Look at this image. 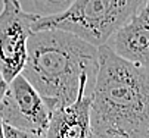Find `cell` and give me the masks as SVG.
<instances>
[{
	"instance_id": "6da1fadb",
	"label": "cell",
	"mask_w": 149,
	"mask_h": 138,
	"mask_svg": "<svg viewBox=\"0 0 149 138\" xmlns=\"http://www.w3.org/2000/svg\"><path fill=\"white\" fill-rule=\"evenodd\" d=\"M99 47L74 32L46 28L33 31L22 73L45 98L50 110L71 104L81 85L95 87Z\"/></svg>"
},
{
	"instance_id": "7a4b0ae2",
	"label": "cell",
	"mask_w": 149,
	"mask_h": 138,
	"mask_svg": "<svg viewBox=\"0 0 149 138\" xmlns=\"http://www.w3.org/2000/svg\"><path fill=\"white\" fill-rule=\"evenodd\" d=\"M99 71L92 93L95 135L149 138V69L99 47Z\"/></svg>"
},
{
	"instance_id": "3957f363",
	"label": "cell",
	"mask_w": 149,
	"mask_h": 138,
	"mask_svg": "<svg viewBox=\"0 0 149 138\" xmlns=\"http://www.w3.org/2000/svg\"><path fill=\"white\" fill-rule=\"evenodd\" d=\"M146 2L148 0H74L67 10L61 13L40 15L33 25V31L46 28L65 30L100 47Z\"/></svg>"
},
{
	"instance_id": "277c9868",
	"label": "cell",
	"mask_w": 149,
	"mask_h": 138,
	"mask_svg": "<svg viewBox=\"0 0 149 138\" xmlns=\"http://www.w3.org/2000/svg\"><path fill=\"white\" fill-rule=\"evenodd\" d=\"M38 18L40 13L25 12L19 0H3L0 12V72L8 82L24 69L28 38Z\"/></svg>"
},
{
	"instance_id": "5b68a950",
	"label": "cell",
	"mask_w": 149,
	"mask_h": 138,
	"mask_svg": "<svg viewBox=\"0 0 149 138\" xmlns=\"http://www.w3.org/2000/svg\"><path fill=\"white\" fill-rule=\"evenodd\" d=\"M52 110L45 98L22 73L9 82L0 102V117L3 124L18 129L46 134Z\"/></svg>"
},
{
	"instance_id": "8992f818",
	"label": "cell",
	"mask_w": 149,
	"mask_h": 138,
	"mask_svg": "<svg viewBox=\"0 0 149 138\" xmlns=\"http://www.w3.org/2000/svg\"><path fill=\"white\" fill-rule=\"evenodd\" d=\"M92 93L93 85L84 82L78 97L63 107L52 112L47 138H93L92 128Z\"/></svg>"
},
{
	"instance_id": "52a82bcc",
	"label": "cell",
	"mask_w": 149,
	"mask_h": 138,
	"mask_svg": "<svg viewBox=\"0 0 149 138\" xmlns=\"http://www.w3.org/2000/svg\"><path fill=\"white\" fill-rule=\"evenodd\" d=\"M118 56L149 69V0L106 41Z\"/></svg>"
},
{
	"instance_id": "ba28073f",
	"label": "cell",
	"mask_w": 149,
	"mask_h": 138,
	"mask_svg": "<svg viewBox=\"0 0 149 138\" xmlns=\"http://www.w3.org/2000/svg\"><path fill=\"white\" fill-rule=\"evenodd\" d=\"M33 3L40 15L47 16L67 10L74 3V0H33Z\"/></svg>"
},
{
	"instance_id": "9c48e42d",
	"label": "cell",
	"mask_w": 149,
	"mask_h": 138,
	"mask_svg": "<svg viewBox=\"0 0 149 138\" xmlns=\"http://www.w3.org/2000/svg\"><path fill=\"white\" fill-rule=\"evenodd\" d=\"M3 131H5V138H47L46 134H37V132L18 129L6 124H3Z\"/></svg>"
},
{
	"instance_id": "30bf717a",
	"label": "cell",
	"mask_w": 149,
	"mask_h": 138,
	"mask_svg": "<svg viewBox=\"0 0 149 138\" xmlns=\"http://www.w3.org/2000/svg\"><path fill=\"white\" fill-rule=\"evenodd\" d=\"M8 85H9V82L5 80V76L2 75V72H0V102H2V98H3L6 90H8Z\"/></svg>"
},
{
	"instance_id": "8fae6325",
	"label": "cell",
	"mask_w": 149,
	"mask_h": 138,
	"mask_svg": "<svg viewBox=\"0 0 149 138\" xmlns=\"http://www.w3.org/2000/svg\"><path fill=\"white\" fill-rule=\"evenodd\" d=\"M0 138H5V131H3V121L0 117Z\"/></svg>"
},
{
	"instance_id": "7c38bea8",
	"label": "cell",
	"mask_w": 149,
	"mask_h": 138,
	"mask_svg": "<svg viewBox=\"0 0 149 138\" xmlns=\"http://www.w3.org/2000/svg\"><path fill=\"white\" fill-rule=\"evenodd\" d=\"M93 138H120V137H114V135H93Z\"/></svg>"
}]
</instances>
